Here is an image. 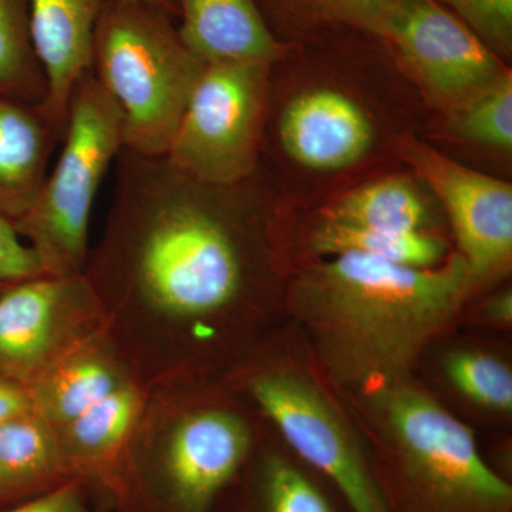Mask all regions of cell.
<instances>
[{
	"label": "cell",
	"mask_w": 512,
	"mask_h": 512,
	"mask_svg": "<svg viewBox=\"0 0 512 512\" xmlns=\"http://www.w3.org/2000/svg\"><path fill=\"white\" fill-rule=\"evenodd\" d=\"M254 178V177H252ZM252 178L202 184L164 156L121 150L113 200L84 276L104 333L146 390L180 383L188 346L251 288Z\"/></svg>",
	"instance_id": "6da1fadb"
},
{
	"label": "cell",
	"mask_w": 512,
	"mask_h": 512,
	"mask_svg": "<svg viewBox=\"0 0 512 512\" xmlns=\"http://www.w3.org/2000/svg\"><path fill=\"white\" fill-rule=\"evenodd\" d=\"M476 285L460 254L412 268L345 252L298 276L291 308L336 382L377 390L403 382Z\"/></svg>",
	"instance_id": "7a4b0ae2"
},
{
	"label": "cell",
	"mask_w": 512,
	"mask_h": 512,
	"mask_svg": "<svg viewBox=\"0 0 512 512\" xmlns=\"http://www.w3.org/2000/svg\"><path fill=\"white\" fill-rule=\"evenodd\" d=\"M113 512H214L252 456L247 421L225 407H184L170 386L147 390Z\"/></svg>",
	"instance_id": "3957f363"
},
{
	"label": "cell",
	"mask_w": 512,
	"mask_h": 512,
	"mask_svg": "<svg viewBox=\"0 0 512 512\" xmlns=\"http://www.w3.org/2000/svg\"><path fill=\"white\" fill-rule=\"evenodd\" d=\"M204 64L185 45L173 10L104 0L92 73L119 107L126 150L165 156Z\"/></svg>",
	"instance_id": "277c9868"
},
{
	"label": "cell",
	"mask_w": 512,
	"mask_h": 512,
	"mask_svg": "<svg viewBox=\"0 0 512 512\" xmlns=\"http://www.w3.org/2000/svg\"><path fill=\"white\" fill-rule=\"evenodd\" d=\"M392 454L377 474L390 512H512V487L466 424L397 382L375 390Z\"/></svg>",
	"instance_id": "5b68a950"
},
{
	"label": "cell",
	"mask_w": 512,
	"mask_h": 512,
	"mask_svg": "<svg viewBox=\"0 0 512 512\" xmlns=\"http://www.w3.org/2000/svg\"><path fill=\"white\" fill-rule=\"evenodd\" d=\"M60 143L36 201L13 227L35 252L43 275H83L94 204L124 148L119 107L92 72L74 89Z\"/></svg>",
	"instance_id": "8992f818"
},
{
	"label": "cell",
	"mask_w": 512,
	"mask_h": 512,
	"mask_svg": "<svg viewBox=\"0 0 512 512\" xmlns=\"http://www.w3.org/2000/svg\"><path fill=\"white\" fill-rule=\"evenodd\" d=\"M274 63L204 64L165 160L202 184L229 187L254 177Z\"/></svg>",
	"instance_id": "52a82bcc"
},
{
	"label": "cell",
	"mask_w": 512,
	"mask_h": 512,
	"mask_svg": "<svg viewBox=\"0 0 512 512\" xmlns=\"http://www.w3.org/2000/svg\"><path fill=\"white\" fill-rule=\"evenodd\" d=\"M249 393L293 453L335 488L350 512H390L372 461L311 380L271 370L251 380Z\"/></svg>",
	"instance_id": "ba28073f"
},
{
	"label": "cell",
	"mask_w": 512,
	"mask_h": 512,
	"mask_svg": "<svg viewBox=\"0 0 512 512\" xmlns=\"http://www.w3.org/2000/svg\"><path fill=\"white\" fill-rule=\"evenodd\" d=\"M379 39L429 100L447 113L510 70L436 0H397Z\"/></svg>",
	"instance_id": "9c48e42d"
},
{
	"label": "cell",
	"mask_w": 512,
	"mask_h": 512,
	"mask_svg": "<svg viewBox=\"0 0 512 512\" xmlns=\"http://www.w3.org/2000/svg\"><path fill=\"white\" fill-rule=\"evenodd\" d=\"M101 330L86 276L40 275L0 292V375L23 386L80 340Z\"/></svg>",
	"instance_id": "30bf717a"
},
{
	"label": "cell",
	"mask_w": 512,
	"mask_h": 512,
	"mask_svg": "<svg viewBox=\"0 0 512 512\" xmlns=\"http://www.w3.org/2000/svg\"><path fill=\"white\" fill-rule=\"evenodd\" d=\"M394 146L446 208L458 254L477 284L505 271L512 256V185L458 164L414 137L397 138Z\"/></svg>",
	"instance_id": "8fae6325"
},
{
	"label": "cell",
	"mask_w": 512,
	"mask_h": 512,
	"mask_svg": "<svg viewBox=\"0 0 512 512\" xmlns=\"http://www.w3.org/2000/svg\"><path fill=\"white\" fill-rule=\"evenodd\" d=\"M278 138L296 163L313 171H338L362 160L375 141V126L349 94L312 87L285 104Z\"/></svg>",
	"instance_id": "7c38bea8"
},
{
	"label": "cell",
	"mask_w": 512,
	"mask_h": 512,
	"mask_svg": "<svg viewBox=\"0 0 512 512\" xmlns=\"http://www.w3.org/2000/svg\"><path fill=\"white\" fill-rule=\"evenodd\" d=\"M147 394L137 382H128L55 429L70 476L90 494L103 495L110 505Z\"/></svg>",
	"instance_id": "4fadbf2b"
},
{
	"label": "cell",
	"mask_w": 512,
	"mask_h": 512,
	"mask_svg": "<svg viewBox=\"0 0 512 512\" xmlns=\"http://www.w3.org/2000/svg\"><path fill=\"white\" fill-rule=\"evenodd\" d=\"M104 0H29L30 37L45 74L43 106L66 130L77 83L92 72L94 33Z\"/></svg>",
	"instance_id": "5bb4252c"
},
{
	"label": "cell",
	"mask_w": 512,
	"mask_h": 512,
	"mask_svg": "<svg viewBox=\"0 0 512 512\" xmlns=\"http://www.w3.org/2000/svg\"><path fill=\"white\" fill-rule=\"evenodd\" d=\"M128 382L136 379L99 330L63 353L26 387L33 412L59 429Z\"/></svg>",
	"instance_id": "9a60e30c"
},
{
	"label": "cell",
	"mask_w": 512,
	"mask_h": 512,
	"mask_svg": "<svg viewBox=\"0 0 512 512\" xmlns=\"http://www.w3.org/2000/svg\"><path fill=\"white\" fill-rule=\"evenodd\" d=\"M185 45L202 63H278L288 53L258 0H171Z\"/></svg>",
	"instance_id": "2e32d148"
},
{
	"label": "cell",
	"mask_w": 512,
	"mask_h": 512,
	"mask_svg": "<svg viewBox=\"0 0 512 512\" xmlns=\"http://www.w3.org/2000/svg\"><path fill=\"white\" fill-rule=\"evenodd\" d=\"M64 131L43 103L0 94V217L15 224L30 210Z\"/></svg>",
	"instance_id": "e0dca14e"
},
{
	"label": "cell",
	"mask_w": 512,
	"mask_h": 512,
	"mask_svg": "<svg viewBox=\"0 0 512 512\" xmlns=\"http://www.w3.org/2000/svg\"><path fill=\"white\" fill-rule=\"evenodd\" d=\"M76 483L56 430L35 412L0 424V510Z\"/></svg>",
	"instance_id": "ac0fdd59"
},
{
	"label": "cell",
	"mask_w": 512,
	"mask_h": 512,
	"mask_svg": "<svg viewBox=\"0 0 512 512\" xmlns=\"http://www.w3.org/2000/svg\"><path fill=\"white\" fill-rule=\"evenodd\" d=\"M214 512H339L322 484L278 453L249 457Z\"/></svg>",
	"instance_id": "d6986e66"
},
{
	"label": "cell",
	"mask_w": 512,
	"mask_h": 512,
	"mask_svg": "<svg viewBox=\"0 0 512 512\" xmlns=\"http://www.w3.org/2000/svg\"><path fill=\"white\" fill-rule=\"evenodd\" d=\"M325 222L375 231H426L429 210L407 175H389L357 187L323 210Z\"/></svg>",
	"instance_id": "ffe728a7"
},
{
	"label": "cell",
	"mask_w": 512,
	"mask_h": 512,
	"mask_svg": "<svg viewBox=\"0 0 512 512\" xmlns=\"http://www.w3.org/2000/svg\"><path fill=\"white\" fill-rule=\"evenodd\" d=\"M312 242L313 248L323 255L356 252L412 268H434L447 258L443 239L427 231H375L323 222Z\"/></svg>",
	"instance_id": "44dd1931"
},
{
	"label": "cell",
	"mask_w": 512,
	"mask_h": 512,
	"mask_svg": "<svg viewBox=\"0 0 512 512\" xmlns=\"http://www.w3.org/2000/svg\"><path fill=\"white\" fill-rule=\"evenodd\" d=\"M274 33L292 30H356L380 37L397 0H258Z\"/></svg>",
	"instance_id": "7402d4cb"
},
{
	"label": "cell",
	"mask_w": 512,
	"mask_h": 512,
	"mask_svg": "<svg viewBox=\"0 0 512 512\" xmlns=\"http://www.w3.org/2000/svg\"><path fill=\"white\" fill-rule=\"evenodd\" d=\"M0 94L43 103L45 74L30 37L29 0H0Z\"/></svg>",
	"instance_id": "603a6c76"
},
{
	"label": "cell",
	"mask_w": 512,
	"mask_h": 512,
	"mask_svg": "<svg viewBox=\"0 0 512 512\" xmlns=\"http://www.w3.org/2000/svg\"><path fill=\"white\" fill-rule=\"evenodd\" d=\"M454 134L470 143L510 154L512 150V73L507 70L473 99L448 113Z\"/></svg>",
	"instance_id": "cb8c5ba5"
},
{
	"label": "cell",
	"mask_w": 512,
	"mask_h": 512,
	"mask_svg": "<svg viewBox=\"0 0 512 512\" xmlns=\"http://www.w3.org/2000/svg\"><path fill=\"white\" fill-rule=\"evenodd\" d=\"M450 382L468 399L494 412L511 413L512 373L498 357L458 350L444 359Z\"/></svg>",
	"instance_id": "d4e9b609"
},
{
	"label": "cell",
	"mask_w": 512,
	"mask_h": 512,
	"mask_svg": "<svg viewBox=\"0 0 512 512\" xmlns=\"http://www.w3.org/2000/svg\"><path fill=\"white\" fill-rule=\"evenodd\" d=\"M500 59L512 53V0H436Z\"/></svg>",
	"instance_id": "484cf974"
},
{
	"label": "cell",
	"mask_w": 512,
	"mask_h": 512,
	"mask_svg": "<svg viewBox=\"0 0 512 512\" xmlns=\"http://www.w3.org/2000/svg\"><path fill=\"white\" fill-rule=\"evenodd\" d=\"M43 275L35 252L23 241L12 222L0 217V282L15 284Z\"/></svg>",
	"instance_id": "4316f807"
},
{
	"label": "cell",
	"mask_w": 512,
	"mask_h": 512,
	"mask_svg": "<svg viewBox=\"0 0 512 512\" xmlns=\"http://www.w3.org/2000/svg\"><path fill=\"white\" fill-rule=\"evenodd\" d=\"M0 512H96L90 493L79 483H69L35 500L5 508Z\"/></svg>",
	"instance_id": "83f0119b"
},
{
	"label": "cell",
	"mask_w": 512,
	"mask_h": 512,
	"mask_svg": "<svg viewBox=\"0 0 512 512\" xmlns=\"http://www.w3.org/2000/svg\"><path fill=\"white\" fill-rule=\"evenodd\" d=\"M33 412L28 387L0 375V424Z\"/></svg>",
	"instance_id": "f1b7e54d"
},
{
	"label": "cell",
	"mask_w": 512,
	"mask_h": 512,
	"mask_svg": "<svg viewBox=\"0 0 512 512\" xmlns=\"http://www.w3.org/2000/svg\"><path fill=\"white\" fill-rule=\"evenodd\" d=\"M485 315L488 318L493 319L494 322L503 323V325H507V323H511L512 320V296L511 292H504L501 295L495 296L493 301L488 303L487 308H485Z\"/></svg>",
	"instance_id": "f546056e"
},
{
	"label": "cell",
	"mask_w": 512,
	"mask_h": 512,
	"mask_svg": "<svg viewBox=\"0 0 512 512\" xmlns=\"http://www.w3.org/2000/svg\"><path fill=\"white\" fill-rule=\"evenodd\" d=\"M146 2L156 3V5L164 6V8L173 10V12L175 13L174 5L173 2H171V0H146Z\"/></svg>",
	"instance_id": "4dcf8cb0"
},
{
	"label": "cell",
	"mask_w": 512,
	"mask_h": 512,
	"mask_svg": "<svg viewBox=\"0 0 512 512\" xmlns=\"http://www.w3.org/2000/svg\"><path fill=\"white\" fill-rule=\"evenodd\" d=\"M6 285H9V284H2V282H0V292L3 291V288H5Z\"/></svg>",
	"instance_id": "1f68e13d"
}]
</instances>
